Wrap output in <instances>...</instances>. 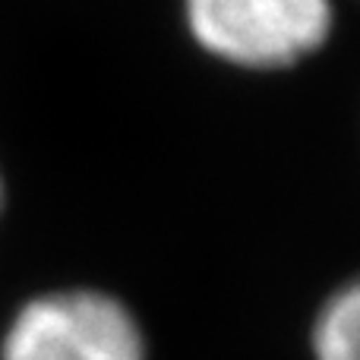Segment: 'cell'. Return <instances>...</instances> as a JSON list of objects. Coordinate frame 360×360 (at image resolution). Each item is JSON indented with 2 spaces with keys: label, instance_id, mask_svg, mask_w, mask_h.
Returning <instances> with one entry per match:
<instances>
[{
  "label": "cell",
  "instance_id": "cell-1",
  "mask_svg": "<svg viewBox=\"0 0 360 360\" xmlns=\"http://www.w3.org/2000/svg\"><path fill=\"white\" fill-rule=\"evenodd\" d=\"M0 360H149L139 316L101 288H51L16 307Z\"/></svg>",
  "mask_w": 360,
  "mask_h": 360
},
{
  "label": "cell",
  "instance_id": "cell-2",
  "mask_svg": "<svg viewBox=\"0 0 360 360\" xmlns=\"http://www.w3.org/2000/svg\"><path fill=\"white\" fill-rule=\"evenodd\" d=\"M193 44L237 70H285L326 48L332 0H180Z\"/></svg>",
  "mask_w": 360,
  "mask_h": 360
},
{
  "label": "cell",
  "instance_id": "cell-3",
  "mask_svg": "<svg viewBox=\"0 0 360 360\" xmlns=\"http://www.w3.org/2000/svg\"><path fill=\"white\" fill-rule=\"evenodd\" d=\"M313 360H360V278L323 300L310 329Z\"/></svg>",
  "mask_w": 360,
  "mask_h": 360
},
{
  "label": "cell",
  "instance_id": "cell-4",
  "mask_svg": "<svg viewBox=\"0 0 360 360\" xmlns=\"http://www.w3.org/2000/svg\"><path fill=\"white\" fill-rule=\"evenodd\" d=\"M4 205H6V180H4V171H0V218H4Z\"/></svg>",
  "mask_w": 360,
  "mask_h": 360
}]
</instances>
